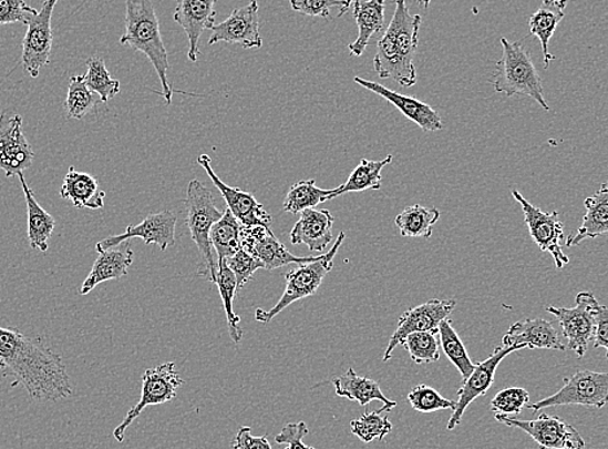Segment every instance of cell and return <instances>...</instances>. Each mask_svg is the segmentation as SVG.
<instances>
[{
  "label": "cell",
  "instance_id": "cell-1",
  "mask_svg": "<svg viewBox=\"0 0 608 449\" xmlns=\"http://www.w3.org/2000/svg\"><path fill=\"white\" fill-rule=\"evenodd\" d=\"M0 370L12 379V386L25 388L37 401L71 398L73 386L65 364L41 338H29L14 329L0 326Z\"/></svg>",
  "mask_w": 608,
  "mask_h": 449
},
{
  "label": "cell",
  "instance_id": "cell-2",
  "mask_svg": "<svg viewBox=\"0 0 608 449\" xmlns=\"http://www.w3.org/2000/svg\"><path fill=\"white\" fill-rule=\"evenodd\" d=\"M391 24L377 43L374 68L380 79H391L402 88L416 83L414 65L422 18L410 14L406 0H394Z\"/></svg>",
  "mask_w": 608,
  "mask_h": 449
},
{
  "label": "cell",
  "instance_id": "cell-3",
  "mask_svg": "<svg viewBox=\"0 0 608 449\" xmlns=\"http://www.w3.org/2000/svg\"><path fill=\"white\" fill-rule=\"evenodd\" d=\"M120 43L131 45L133 50L143 52L148 58L162 82L165 103L171 104L174 90L168 80V51L151 0H126L125 34L121 37Z\"/></svg>",
  "mask_w": 608,
  "mask_h": 449
},
{
  "label": "cell",
  "instance_id": "cell-4",
  "mask_svg": "<svg viewBox=\"0 0 608 449\" xmlns=\"http://www.w3.org/2000/svg\"><path fill=\"white\" fill-rule=\"evenodd\" d=\"M503 44V58L496 64L493 74V86L497 93L507 98L515 95L534 99L545 111H550L544 95L543 79L532 62L530 53L522 42H511L507 38H501Z\"/></svg>",
  "mask_w": 608,
  "mask_h": 449
},
{
  "label": "cell",
  "instance_id": "cell-5",
  "mask_svg": "<svg viewBox=\"0 0 608 449\" xmlns=\"http://www.w3.org/2000/svg\"><path fill=\"white\" fill-rule=\"evenodd\" d=\"M187 226L200 254L199 276L216 284L217 263L212 254L210 229L223 217L210 190L193 180L187 187Z\"/></svg>",
  "mask_w": 608,
  "mask_h": 449
},
{
  "label": "cell",
  "instance_id": "cell-6",
  "mask_svg": "<svg viewBox=\"0 0 608 449\" xmlns=\"http://www.w3.org/2000/svg\"><path fill=\"white\" fill-rule=\"evenodd\" d=\"M346 239V233L341 232L336 245L322 256L315 261L298 264L296 268L286 274V290L279 302L270 310L257 309L256 319L258 323L268 324L276 318L280 312L290 307L295 302L309 298L321 287L324 277L332 271L333 258Z\"/></svg>",
  "mask_w": 608,
  "mask_h": 449
},
{
  "label": "cell",
  "instance_id": "cell-7",
  "mask_svg": "<svg viewBox=\"0 0 608 449\" xmlns=\"http://www.w3.org/2000/svg\"><path fill=\"white\" fill-rule=\"evenodd\" d=\"M608 400V373L580 370L565 379V386L552 397L527 405L539 412L546 408L560 406H584L602 409Z\"/></svg>",
  "mask_w": 608,
  "mask_h": 449
},
{
  "label": "cell",
  "instance_id": "cell-8",
  "mask_svg": "<svg viewBox=\"0 0 608 449\" xmlns=\"http://www.w3.org/2000/svg\"><path fill=\"white\" fill-rule=\"evenodd\" d=\"M182 385H184V379L178 375L174 363H165L144 371L141 400L128 410L124 421L113 431V437L118 443H123L127 429L131 428V425L142 415L144 409L151 406L165 405V402L176 399L178 388Z\"/></svg>",
  "mask_w": 608,
  "mask_h": 449
},
{
  "label": "cell",
  "instance_id": "cell-9",
  "mask_svg": "<svg viewBox=\"0 0 608 449\" xmlns=\"http://www.w3.org/2000/svg\"><path fill=\"white\" fill-rule=\"evenodd\" d=\"M513 196L522 205L524 221H526L532 241L544 253H549L557 269H564L569 264L568 256L560 247V242L565 239L564 223L559 220L557 211L544 212L534 204H530L518 190H513Z\"/></svg>",
  "mask_w": 608,
  "mask_h": 449
},
{
  "label": "cell",
  "instance_id": "cell-10",
  "mask_svg": "<svg viewBox=\"0 0 608 449\" xmlns=\"http://www.w3.org/2000/svg\"><path fill=\"white\" fill-rule=\"evenodd\" d=\"M496 420L513 429L522 430L536 441L542 449H584L585 440L573 425L561 418L539 415L536 420L522 421L514 417L494 416Z\"/></svg>",
  "mask_w": 608,
  "mask_h": 449
},
{
  "label": "cell",
  "instance_id": "cell-11",
  "mask_svg": "<svg viewBox=\"0 0 608 449\" xmlns=\"http://www.w3.org/2000/svg\"><path fill=\"white\" fill-rule=\"evenodd\" d=\"M598 307L599 303L596 296L584 292L576 296V307L574 308H546L549 314L558 318L561 333L567 339L566 349L574 351L577 357H584L588 351Z\"/></svg>",
  "mask_w": 608,
  "mask_h": 449
},
{
  "label": "cell",
  "instance_id": "cell-12",
  "mask_svg": "<svg viewBox=\"0 0 608 449\" xmlns=\"http://www.w3.org/2000/svg\"><path fill=\"white\" fill-rule=\"evenodd\" d=\"M59 0H45L34 17L30 18L22 41L21 63L30 78L37 79L43 67L50 63L52 49V12Z\"/></svg>",
  "mask_w": 608,
  "mask_h": 449
},
{
  "label": "cell",
  "instance_id": "cell-13",
  "mask_svg": "<svg viewBox=\"0 0 608 449\" xmlns=\"http://www.w3.org/2000/svg\"><path fill=\"white\" fill-rule=\"evenodd\" d=\"M33 162L34 151L22 132V118L3 111L0 115V171L9 178L19 176Z\"/></svg>",
  "mask_w": 608,
  "mask_h": 449
},
{
  "label": "cell",
  "instance_id": "cell-14",
  "mask_svg": "<svg viewBox=\"0 0 608 449\" xmlns=\"http://www.w3.org/2000/svg\"><path fill=\"white\" fill-rule=\"evenodd\" d=\"M524 348L526 347L522 345L513 347L501 346L494 349V353L488 359L475 365V369L471 373L468 378L463 380V385L458 390L457 407L453 410L451 420L447 422V430L453 431L457 428L471 402L475 401L477 398L484 397V395L490 391L501 361H503L506 356L515 351H521V349Z\"/></svg>",
  "mask_w": 608,
  "mask_h": 449
},
{
  "label": "cell",
  "instance_id": "cell-15",
  "mask_svg": "<svg viewBox=\"0 0 608 449\" xmlns=\"http://www.w3.org/2000/svg\"><path fill=\"white\" fill-rule=\"evenodd\" d=\"M457 302L432 299L421 306L410 308L399 318L396 331L393 333L389 346H387L383 361H390L394 348L401 345L409 334L418 331L439 333V325L453 314Z\"/></svg>",
  "mask_w": 608,
  "mask_h": 449
},
{
  "label": "cell",
  "instance_id": "cell-16",
  "mask_svg": "<svg viewBox=\"0 0 608 449\" xmlns=\"http://www.w3.org/2000/svg\"><path fill=\"white\" fill-rule=\"evenodd\" d=\"M241 248L261 263L262 269L276 271L291 264H303L317 257L295 256L286 248L270 227L241 226Z\"/></svg>",
  "mask_w": 608,
  "mask_h": 449
},
{
  "label": "cell",
  "instance_id": "cell-17",
  "mask_svg": "<svg viewBox=\"0 0 608 449\" xmlns=\"http://www.w3.org/2000/svg\"><path fill=\"white\" fill-rule=\"evenodd\" d=\"M208 43L218 42L240 44L243 49H261L260 18H258L257 0L235 9L225 21L212 27Z\"/></svg>",
  "mask_w": 608,
  "mask_h": 449
},
{
  "label": "cell",
  "instance_id": "cell-18",
  "mask_svg": "<svg viewBox=\"0 0 608 449\" xmlns=\"http://www.w3.org/2000/svg\"><path fill=\"white\" fill-rule=\"evenodd\" d=\"M177 215L171 211H164L151 215L142 221L140 225H128L126 232L99 242L95 249L103 251L121 245V243L133 238L143 239L146 245H156L165 251L176 245Z\"/></svg>",
  "mask_w": 608,
  "mask_h": 449
},
{
  "label": "cell",
  "instance_id": "cell-19",
  "mask_svg": "<svg viewBox=\"0 0 608 449\" xmlns=\"http://www.w3.org/2000/svg\"><path fill=\"white\" fill-rule=\"evenodd\" d=\"M197 163L207 172L213 184H215L220 195H223L227 210L231 212V215L243 226L270 227L271 216L264 210L262 204L257 202L253 194L241 192L240 188L231 187L226 185L224 181H220L215 171H213L208 155L203 154L197 157Z\"/></svg>",
  "mask_w": 608,
  "mask_h": 449
},
{
  "label": "cell",
  "instance_id": "cell-20",
  "mask_svg": "<svg viewBox=\"0 0 608 449\" xmlns=\"http://www.w3.org/2000/svg\"><path fill=\"white\" fill-rule=\"evenodd\" d=\"M218 0H176L174 21L184 28L188 38L187 58L196 63L199 57V42L204 30L216 24V4Z\"/></svg>",
  "mask_w": 608,
  "mask_h": 449
},
{
  "label": "cell",
  "instance_id": "cell-21",
  "mask_svg": "<svg viewBox=\"0 0 608 449\" xmlns=\"http://www.w3.org/2000/svg\"><path fill=\"white\" fill-rule=\"evenodd\" d=\"M354 82L360 86L375 93L379 96L385 99L387 102L396 106V109L406 116L414 124L420 126L424 132H440L443 131V119L439 113L432 109V106L422 101H418L416 98L406 96L396 93L389 88L380 85V83L354 78Z\"/></svg>",
  "mask_w": 608,
  "mask_h": 449
},
{
  "label": "cell",
  "instance_id": "cell-22",
  "mask_svg": "<svg viewBox=\"0 0 608 449\" xmlns=\"http://www.w3.org/2000/svg\"><path fill=\"white\" fill-rule=\"evenodd\" d=\"M524 346L528 349H557L567 351L559 334L550 322L544 318H526L515 323L504 335L503 347Z\"/></svg>",
  "mask_w": 608,
  "mask_h": 449
},
{
  "label": "cell",
  "instance_id": "cell-23",
  "mask_svg": "<svg viewBox=\"0 0 608 449\" xmlns=\"http://www.w3.org/2000/svg\"><path fill=\"white\" fill-rule=\"evenodd\" d=\"M333 223L336 218L329 210L302 211L290 234L292 245H306L311 253H322L333 241Z\"/></svg>",
  "mask_w": 608,
  "mask_h": 449
},
{
  "label": "cell",
  "instance_id": "cell-24",
  "mask_svg": "<svg viewBox=\"0 0 608 449\" xmlns=\"http://www.w3.org/2000/svg\"><path fill=\"white\" fill-rule=\"evenodd\" d=\"M97 254L93 269L81 286V295H87L106 280L125 277L134 261L131 241L123 242L116 247L99 251Z\"/></svg>",
  "mask_w": 608,
  "mask_h": 449
},
{
  "label": "cell",
  "instance_id": "cell-25",
  "mask_svg": "<svg viewBox=\"0 0 608 449\" xmlns=\"http://www.w3.org/2000/svg\"><path fill=\"white\" fill-rule=\"evenodd\" d=\"M332 385L338 397L357 401L362 407L374 400L382 401L383 407L378 409L379 414L391 412L398 407L396 401L390 400L380 390L377 380L357 375L353 368H349L344 376L333 379Z\"/></svg>",
  "mask_w": 608,
  "mask_h": 449
},
{
  "label": "cell",
  "instance_id": "cell-26",
  "mask_svg": "<svg viewBox=\"0 0 608 449\" xmlns=\"http://www.w3.org/2000/svg\"><path fill=\"white\" fill-rule=\"evenodd\" d=\"M353 17L359 27V37L348 45L354 58L367 51L371 38L383 32L385 21V0H354Z\"/></svg>",
  "mask_w": 608,
  "mask_h": 449
},
{
  "label": "cell",
  "instance_id": "cell-27",
  "mask_svg": "<svg viewBox=\"0 0 608 449\" xmlns=\"http://www.w3.org/2000/svg\"><path fill=\"white\" fill-rule=\"evenodd\" d=\"M585 215L580 229L569 235L567 247L579 246L587 239L607 235L608 233V187L600 185L598 192L585 201Z\"/></svg>",
  "mask_w": 608,
  "mask_h": 449
},
{
  "label": "cell",
  "instance_id": "cell-28",
  "mask_svg": "<svg viewBox=\"0 0 608 449\" xmlns=\"http://www.w3.org/2000/svg\"><path fill=\"white\" fill-rule=\"evenodd\" d=\"M567 3V0H543L539 9L530 17L529 33L542 42L545 70H549L550 63L556 59L549 51V43L566 17Z\"/></svg>",
  "mask_w": 608,
  "mask_h": 449
},
{
  "label": "cell",
  "instance_id": "cell-29",
  "mask_svg": "<svg viewBox=\"0 0 608 449\" xmlns=\"http://www.w3.org/2000/svg\"><path fill=\"white\" fill-rule=\"evenodd\" d=\"M60 195L70 201L75 208L102 210L105 193L99 187V182L91 174L75 171L73 166L68 171Z\"/></svg>",
  "mask_w": 608,
  "mask_h": 449
},
{
  "label": "cell",
  "instance_id": "cell-30",
  "mask_svg": "<svg viewBox=\"0 0 608 449\" xmlns=\"http://www.w3.org/2000/svg\"><path fill=\"white\" fill-rule=\"evenodd\" d=\"M19 178L27 201L30 247L45 253L49 249V239L53 231H55V218L38 203L33 188L27 184L24 173H20Z\"/></svg>",
  "mask_w": 608,
  "mask_h": 449
},
{
  "label": "cell",
  "instance_id": "cell-31",
  "mask_svg": "<svg viewBox=\"0 0 608 449\" xmlns=\"http://www.w3.org/2000/svg\"><path fill=\"white\" fill-rule=\"evenodd\" d=\"M392 160V155L387 156L384 160H380V162H370V160L362 159L361 163L357 165L346 184L338 188H333L331 201L340 195L362 193L367 192V190H379L382 187L383 167L391 164Z\"/></svg>",
  "mask_w": 608,
  "mask_h": 449
},
{
  "label": "cell",
  "instance_id": "cell-32",
  "mask_svg": "<svg viewBox=\"0 0 608 449\" xmlns=\"http://www.w3.org/2000/svg\"><path fill=\"white\" fill-rule=\"evenodd\" d=\"M439 218L440 211L437 208L414 204L402 211L394 223H396L402 237L429 239Z\"/></svg>",
  "mask_w": 608,
  "mask_h": 449
},
{
  "label": "cell",
  "instance_id": "cell-33",
  "mask_svg": "<svg viewBox=\"0 0 608 449\" xmlns=\"http://www.w3.org/2000/svg\"><path fill=\"white\" fill-rule=\"evenodd\" d=\"M241 226L227 208L223 217L212 226L210 243L216 249L218 263L225 262L241 248Z\"/></svg>",
  "mask_w": 608,
  "mask_h": 449
},
{
  "label": "cell",
  "instance_id": "cell-34",
  "mask_svg": "<svg viewBox=\"0 0 608 449\" xmlns=\"http://www.w3.org/2000/svg\"><path fill=\"white\" fill-rule=\"evenodd\" d=\"M216 285L218 286L220 299L224 302L230 338L234 344L238 346L243 339V330L240 327V318L238 315H235L234 312V299L238 292L237 278H235L234 273L227 268V265L224 262L217 263Z\"/></svg>",
  "mask_w": 608,
  "mask_h": 449
},
{
  "label": "cell",
  "instance_id": "cell-35",
  "mask_svg": "<svg viewBox=\"0 0 608 449\" xmlns=\"http://www.w3.org/2000/svg\"><path fill=\"white\" fill-rule=\"evenodd\" d=\"M333 190L319 188L315 180L299 181L287 193L284 211L298 215L302 211L316 208L318 204L331 201Z\"/></svg>",
  "mask_w": 608,
  "mask_h": 449
},
{
  "label": "cell",
  "instance_id": "cell-36",
  "mask_svg": "<svg viewBox=\"0 0 608 449\" xmlns=\"http://www.w3.org/2000/svg\"><path fill=\"white\" fill-rule=\"evenodd\" d=\"M440 346L443 347V351L447 359L454 365L461 373L462 379L468 378L471 373L475 369V363L471 360L465 345L450 319H444L439 325Z\"/></svg>",
  "mask_w": 608,
  "mask_h": 449
},
{
  "label": "cell",
  "instance_id": "cell-37",
  "mask_svg": "<svg viewBox=\"0 0 608 449\" xmlns=\"http://www.w3.org/2000/svg\"><path fill=\"white\" fill-rule=\"evenodd\" d=\"M99 103H102L101 98L86 86L83 75H73L64 102L66 118L73 120L85 119Z\"/></svg>",
  "mask_w": 608,
  "mask_h": 449
},
{
  "label": "cell",
  "instance_id": "cell-38",
  "mask_svg": "<svg viewBox=\"0 0 608 449\" xmlns=\"http://www.w3.org/2000/svg\"><path fill=\"white\" fill-rule=\"evenodd\" d=\"M86 65L89 70L83 75L86 86L101 98L102 103L110 102L120 93V82L112 79L102 58H90Z\"/></svg>",
  "mask_w": 608,
  "mask_h": 449
},
{
  "label": "cell",
  "instance_id": "cell-39",
  "mask_svg": "<svg viewBox=\"0 0 608 449\" xmlns=\"http://www.w3.org/2000/svg\"><path fill=\"white\" fill-rule=\"evenodd\" d=\"M406 349L410 359L415 364L437 363L440 359V341L437 334L431 331H418L409 334L401 341Z\"/></svg>",
  "mask_w": 608,
  "mask_h": 449
},
{
  "label": "cell",
  "instance_id": "cell-40",
  "mask_svg": "<svg viewBox=\"0 0 608 449\" xmlns=\"http://www.w3.org/2000/svg\"><path fill=\"white\" fill-rule=\"evenodd\" d=\"M351 429L363 443L370 445L375 439L383 441L391 433L393 425L389 417H382V414H379V410L375 409L353 420Z\"/></svg>",
  "mask_w": 608,
  "mask_h": 449
},
{
  "label": "cell",
  "instance_id": "cell-41",
  "mask_svg": "<svg viewBox=\"0 0 608 449\" xmlns=\"http://www.w3.org/2000/svg\"><path fill=\"white\" fill-rule=\"evenodd\" d=\"M408 401L421 414L437 412V410H454L457 401L446 399L435 388L427 385H420L413 388L408 395Z\"/></svg>",
  "mask_w": 608,
  "mask_h": 449
},
{
  "label": "cell",
  "instance_id": "cell-42",
  "mask_svg": "<svg viewBox=\"0 0 608 449\" xmlns=\"http://www.w3.org/2000/svg\"><path fill=\"white\" fill-rule=\"evenodd\" d=\"M529 394L526 388L508 387L499 391L491 401L494 414L501 416H519L524 407L528 405Z\"/></svg>",
  "mask_w": 608,
  "mask_h": 449
},
{
  "label": "cell",
  "instance_id": "cell-43",
  "mask_svg": "<svg viewBox=\"0 0 608 449\" xmlns=\"http://www.w3.org/2000/svg\"><path fill=\"white\" fill-rule=\"evenodd\" d=\"M224 263L234 273L235 278H237L238 290L245 287L250 279H254L255 273L258 269H262L261 263L243 248L237 254L226 258Z\"/></svg>",
  "mask_w": 608,
  "mask_h": 449
},
{
  "label": "cell",
  "instance_id": "cell-44",
  "mask_svg": "<svg viewBox=\"0 0 608 449\" xmlns=\"http://www.w3.org/2000/svg\"><path fill=\"white\" fill-rule=\"evenodd\" d=\"M33 7L27 4L25 0H0V25L21 24L28 25L30 18L37 14Z\"/></svg>",
  "mask_w": 608,
  "mask_h": 449
},
{
  "label": "cell",
  "instance_id": "cell-45",
  "mask_svg": "<svg viewBox=\"0 0 608 449\" xmlns=\"http://www.w3.org/2000/svg\"><path fill=\"white\" fill-rule=\"evenodd\" d=\"M291 9L310 18L331 19L333 7L344 6V0H290Z\"/></svg>",
  "mask_w": 608,
  "mask_h": 449
},
{
  "label": "cell",
  "instance_id": "cell-46",
  "mask_svg": "<svg viewBox=\"0 0 608 449\" xmlns=\"http://www.w3.org/2000/svg\"><path fill=\"white\" fill-rule=\"evenodd\" d=\"M309 433L308 425L303 421L287 424L276 437L278 445H286L285 449H316L303 443Z\"/></svg>",
  "mask_w": 608,
  "mask_h": 449
},
{
  "label": "cell",
  "instance_id": "cell-47",
  "mask_svg": "<svg viewBox=\"0 0 608 449\" xmlns=\"http://www.w3.org/2000/svg\"><path fill=\"white\" fill-rule=\"evenodd\" d=\"M591 340L595 341V348H604L608 351V308L600 304L595 316Z\"/></svg>",
  "mask_w": 608,
  "mask_h": 449
},
{
  "label": "cell",
  "instance_id": "cell-48",
  "mask_svg": "<svg viewBox=\"0 0 608 449\" xmlns=\"http://www.w3.org/2000/svg\"><path fill=\"white\" fill-rule=\"evenodd\" d=\"M233 449H272L266 437H254L253 429L245 426L240 428L233 440Z\"/></svg>",
  "mask_w": 608,
  "mask_h": 449
},
{
  "label": "cell",
  "instance_id": "cell-49",
  "mask_svg": "<svg viewBox=\"0 0 608 449\" xmlns=\"http://www.w3.org/2000/svg\"><path fill=\"white\" fill-rule=\"evenodd\" d=\"M354 0H344V6L341 7L339 12V18L344 17V14L351 9L353 6Z\"/></svg>",
  "mask_w": 608,
  "mask_h": 449
},
{
  "label": "cell",
  "instance_id": "cell-50",
  "mask_svg": "<svg viewBox=\"0 0 608 449\" xmlns=\"http://www.w3.org/2000/svg\"><path fill=\"white\" fill-rule=\"evenodd\" d=\"M416 3H420L421 6L424 7V9H429L432 0H415Z\"/></svg>",
  "mask_w": 608,
  "mask_h": 449
}]
</instances>
